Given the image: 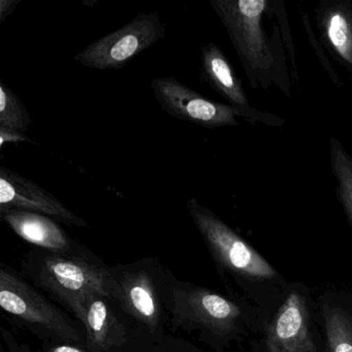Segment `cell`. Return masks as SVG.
<instances>
[{
	"mask_svg": "<svg viewBox=\"0 0 352 352\" xmlns=\"http://www.w3.org/2000/svg\"><path fill=\"white\" fill-rule=\"evenodd\" d=\"M228 32L249 83L254 89L267 90L273 84L289 96V79L281 42L265 32L267 0H210Z\"/></svg>",
	"mask_w": 352,
	"mask_h": 352,
	"instance_id": "cell-1",
	"label": "cell"
},
{
	"mask_svg": "<svg viewBox=\"0 0 352 352\" xmlns=\"http://www.w3.org/2000/svg\"><path fill=\"white\" fill-rule=\"evenodd\" d=\"M187 209L220 269L245 283H267L280 279L275 267L209 208L197 199H190Z\"/></svg>",
	"mask_w": 352,
	"mask_h": 352,
	"instance_id": "cell-2",
	"label": "cell"
},
{
	"mask_svg": "<svg viewBox=\"0 0 352 352\" xmlns=\"http://www.w3.org/2000/svg\"><path fill=\"white\" fill-rule=\"evenodd\" d=\"M36 267L32 278L75 315L89 294L118 300V279L106 267L80 255L51 252Z\"/></svg>",
	"mask_w": 352,
	"mask_h": 352,
	"instance_id": "cell-3",
	"label": "cell"
},
{
	"mask_svg": "<svg viewBox=\"0 0 352 352\" xmlns=\"http://www.w3.org/2000/svg\"><path fill=\"white\" fill-rule=\"evenodd\" d=\"M151 88L164 112L179 120L199 126H236L240 125L238 117L272 126H281L285 123L276 115L261 112L251 107L238 108L213 102L174 77L156 78L152 81Z\"/></svg>",
	"mask_w": 352,
	"mask_h": 352,
	"instance_id": "cell-4",
	"label": "cell"
},
{
	"mask_svg": "<svg viewBox=\"0 0 352 352\" xmlns=\"http://www.w3.org/2000/svg\"><path fill=\"white\" fill-rule=\"evenodd\" d=\"M170 305L175 321L189 331L199 329L232 338L244 329L240 305L207 288L177 284L172 288Z\"/></svg>",
	"mask_w": 352,
	"mask_h": 352,
	"instance_id": "cell-5",
	"label": "cell"
},
{
	"mask_svg": "<svg viewBox=\"0 0 352 352\" xmlns=\"http://www.w3.org/2000/svg\"><path fill=\"white\" fill-rule=\"evenodd\" d=\"M157 13L141 14L119 30L86 47L74 59L96 71L123 69L127 63L166 38Z\"/></svg>",
	"mask_w": 352,
	"mask_h": 352,
	"instance_id": "cell-6",
	"label": "cell"
},
{
	"mask_svg": "<svg viewBox=\"0 0 352 352\" xmlns=\"http://www.w3.org/2000/svg\"><path fill=\"white\" fill-rule=\"evenodd\" d=\"M0 306L16 318L44 329L59 339H80L77 329L65 313L21 277L3 267L0 270Z\"/></svg>",
	"mask_w": 352,
	"mask_h": 352,
	"instance_id": "cell-7",
	"label": "cell"
},
{
	"mask_svg": "<svg viewBox=\"0 0 352 352\" xmlns=\"http://www.w3.org/2000/svg\"><path fill=\"white\" fill-rule=\"evenodd\" d=\"M269 352H319L306 296L294 289L280 305L265 331Z\"/></svg>",
	"mask_w": 352,
	"mask_h": 352,
	"instance_id": "cell-8",
	"label": "cell"
},
{
	"mask_svg": "<svg viewBox=\"0 0 352 352\" xmlns=\"http://www.w3.org/2000/svg\"><path fill=\"white\" fill-rule=\"evenodd\" d=\"M0 210L32 212L69 226L89 228L52 193L6 166H0Z\"/></svg>",
	"mask_w": 352,
	"mask_h": 352,
	"instance_id": "cell-9",
	"label": "cell"
},
{
	"mask_svg": "<svg viewBox=\"0 0 352 352\" xmlns=\"http://www.w3.org/2000/svg\"><path fill=\"white\" fill-rule=\"evenodd\" d=\"M0 218L17 236L50 252H71L78 246L58 222L48 216L20 210H0Z\"/></svg>",
	"mask_w": 352,
	"mask_h": 352,
	"instance_id": "cell-10",
	"label": "cell"
},
{
	"mask_svg": "<svg viewBox=\"0 0 352 352\" xmlns=\"http://www.w3.org/2000/svg\"><path fill=\"white\" fill-rule=\"evenodd\" d=\"M86 329V345L90 352H108L126 342V331L104 296L91 294L76 314Z\"/></svg>",
	"mask_w": 352,
	"mask_h": 352,
	"instance_id": "cell-11",
	"label": "cell"
},
{
	"mask_svg": "<svg viewBox=\"0 0 352 352\" xmlns=\"http://www.w3.org/2000/svg\"><path fill=\"white\" fill-rule=\"evenodd\" d=\"M117 302L125 312L143 323L152 333L160 327V309L158 296L147 272H131L118 279Z\"/></svg>",
	"mask_w": 352,
	"mask_h": 352,
	"instance_id": "cell-12",
	"label": "cell"
},
{
	"mask_svg": "<svg viewBox=\"0 0 352 352\" xmlns=\"http://www.w3.org/2000/svg\"><path fill=\"white\" fill-rule=\"evenodd\" d=\"M201 74L206 83L230 104L238 108H250L242 81L223 51L214 43H208L201 49Z\"/></svg>",
	"mask_w": 352,
	"mask_h": 352,
	"instance_id": "cell-13",
	"label": "cell"
},
{
	"mask_svg": "<svg viewBox=\"0 0 352 352\" xmlns=\"http://www.w3.org/2000/svg\"><path fill=\"white\" fill-rule=\"evenodd\" d=\"M317 20L325 44L352 73L351 5L343 1L323 3Z\"/></svg>",
	"mask_w": 352,
	"mask_h": 352,
	"instance_id": "cell-14",
	"label": "cell"
},
{
	"mask_svg": "<svg viewBox=\"0 0 352 352\" xmlns=\"http://www.w3.org/2000/svg\"><path fill=\"white\" fill-rule=\"evenodd\" d=\"M327 352H352V316L337 306L322 307Z\"/></svg>",
	"mask_w": 352,
	"mask_h": 352,
	"instance_id": "cell-15",
	"label": "cell"
},
{
	"mask_svg": "<svg viewBox=\"0 0 352 352\" xmlns=\"http://www.w3.org/2000/svg\"><path fill=\"white\" fill-rule=\"evenodd\" d=\"M331 164L337 179V195L352 228V157L335 138H331Z\"/></svg>",
	"mask_w": 352,
	"mask_h": 352,
	"instance_id": "cell-16",
	"label": "cell"
},
{
	"mask_svg": "<svg viewBox=\"0 0 352 352\" xmlns=\"http://www.w3.org/2000/svg\"><path fill=\"white\" fill-rule=\"evenodd\" d=\"M32 122L26 107L13 90L0 80V129L25 135Z\"/></svg>",
	"mask_w": 352,
	"mask_h": 352,
	"instance_id": "cell-17",
	"label": "cell"
},
{
	"mask_svg": "<svg viewBox=\"0 0 352 352\" xmlns=\"http://www.w3.org/2000/svg\"><path fill=\"white\" fill-rule=\"evenodd\" d=\"M19 142H30V138L26 135L17 133V131H9V129H0V147L3 148L6 143H19Z\"/></svg>",
	"mask_w": 352,
	"mask_h": 352,
	"instance_id": "cell-18",
	"label": "cell"
},
{
	"mask_svg": "<svg viewBox=\"0 0 352 352\" xmlns=\"http://www.w3.org/2000/svg\"><path fill=\"white\" fill-rule=\"evenodd\" d=\"M19 3L20 0H0V23L5 22Z\"/></svg>",
	"mask_w": 352,
	"mask_h": 352,
	"instance_id": "cell-19",
	"label": "cell"
},
{
	"mask_svg": "<svg viewBox=\"0 0 352 352\" xmlns=\"http://www.w3.org/2000/svg\"><path fill=\"white\" fill-rule=\"evenodd\" d=\"M49 352H85L84 350L80 349L78 347L69 345H60L56 347L51 348Z\"/></svg>",
	"mask_w": 352,
	"mask_h": 352,
	"instance_id": "cell-20",
	"label": "cell"
},
{
	"mask_svg": "<svg viewBox=\"0 0 352 352\" xmlns=\"http://www.w3.org/2000/svg\"><path fill=\"white\" fill-rule=\"evenodd\" d=\"M1 352H5V351H3V350H1Z\"/></svg>",
	"mask_w": 352,
	"mask_h": 352,
	"instance_id": "cell-21",
	"label": "cell"
}]
</instances>
